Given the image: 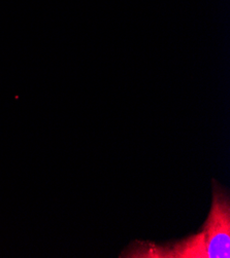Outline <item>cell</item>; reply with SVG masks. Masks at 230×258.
I'll return each mask as SVG.
<instances>
[{
	"label": "cell",
	"instance_id": "cell-1",
	"mask_svg": "<svg viewBox=\"0 0 230 258\" xmlns=\"http://www.w3.org/2000/svg\"><path fill=\"white\" fill-rule=\"evenodd\" d=\"M120 258H230V195L212 179V206L207 220L194 235L156 243L134 240Z\"/></svg>",
	"mask_w": 230,
	"mask_h": 258
}]
</instances>
